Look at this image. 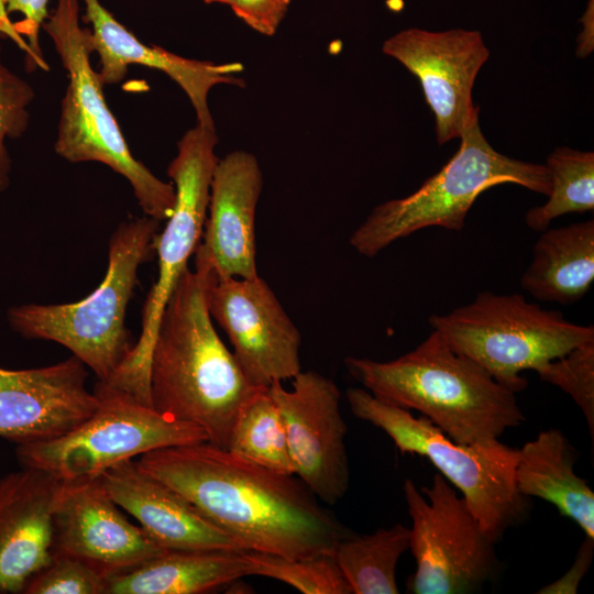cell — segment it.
<instances>
[{
  "label": "cell",
  "instance_id": "cell-14",
  "mask_svg": "<svg viewBox=\"0 0 594 594\" xmlns=\"http://www.w3.org/2000/svg\"><path fill=\"white\" fill-rule=\"evenodd\" d=\"M382 51L419 79L426 102L435 114L439 145L461 139L479 120L472 90L490 57L479 31L410 28L387 38Z\"/></svg>",
  "mask_w": 594,
  "mask_h": 594
},
{
  "label": "cell",
  "instance_id": "cell-5",
  "mask_svg": "<svg viewBox=\"0 0 594 594\" xmlns=\"http://www.w3.org/2000/svg\"><path fill=\"white\" fill-rule=\"evenodd\" d=\"M42 28L51 36L68 74L56 153L70 163L107 165L128 179L145 216L160 221L167 219L175 204L174 185L157 178L133 157L106 103L99 74L90 65L91 31L79 24L78 0H57Z\"/></svg>",
  "mask_w": 594,
  "mask_h": 594
},
{
  "label": "cell",
  "instance_id": "cell-20",
  "mask_svg": "<svg viewBox=\"0 0 594 594\" xmlns=\"http://www.w3.org/2000/svg\"><path fill=\"white\" fill-rule=\"evenodd\" d=\"M110 497L166 550H243L185 497L147 474L133 459L100 475Z\"/></svg>",
  "mask_w": 594,
  "mask_h": 594
},
{
  "label": "cell",
  "instance_id": "cell-33",
  "mask_svg": "<svg viewBox=\"0 0 594 594\" xmlns=\"http://www.w3.org/2000/svg\"><path fill=\"white\" fill-rule=\"evenodd\" d=\"M594 549V539L585 537L570 569L558 580L544 585L538 594H575L587 573Z\"/></svg>",
  "mask_w": 594,
  "mask_h": 594
},
{
  "label": "cell",
  "instance_id": "cell-12",
  "mask_svg": "<svg viewBox=\"0 0 594 594\" xmlns=\"http://www.w3.org/2000/svg\"><path fill=\"white\" fill-rule=\"evenodd\" d=\"M206 299L252 384L268 388L301 371L300 332L262 277L218 279L209 273Z\"/></svg>",
  "mask_w": 594,
  "mask_h": 594
},
{
  "label": "cell",
  "instance_id": "cell-1",
  "mask_svg": "<svg viewBox=\"0 0 594 594\" xmlns=\"http://www.w3.org/2000/svg\"><path fill=\"white\" fill-rule=\"evenodd\" d=\"M136 462L243 550L293 559L332 554L353 534L296 475L274 472L209 441L153 450Z\"/></svg>",
  "mask_w": 594,
  "mask_h": 594
},
{
  "label": "cell",
  "instance_id": "cell-25",
  "mask_svg": "<svg viewBox=\"0 0 594 594\" xmlns=\"http://www.w3.org/2000/svg\"><path fill=\"white\" fill-rule=\"evenodd\" d=\"M551 177L548 201L526 212V224L542 232L566 213H583L594 209V153L557 147L544 164Z\"/></svg>",
  "mask_w": 594,
  "mask_h": 594
},
{
  "label": "cell",
  "instance_id": "cell-19",
  "mask_svg": "<svg viewBox=\"0 0 594 594\" xmlns=\"http://www.w3.org/2000/svg\"><path fill=\"white\" fill-rule=\"evenodd\" d=\"M62 485L32 468L0 477V593H22L52 559L53 515Z\"/></svg>",
  "mask_w": 594,
  "mask_h": 594
},
{
  "label": "cell",
  "instance_id": "cell-15",
  "mask_svg": "<svg viewBox=\"0 0 594 594\" xmlns=\"http://www.w3.org/2000/svg\"><path fill=\"white\" fill-rule=\"evenodd\" d=\"M121 510L100 476L63 482L53 515L52 552L77 558L107 579L166 550Z\"/></svg>",
  "mask_w": 594,
  "mask_h": 594
},
{
  "label": "cell",
  "instance_id": "cell-16",
  "mask_svg": "<svg viewBox=\"0 0 594 594\" xmlns=\"http://www.w3.org/2000/svg\"><path fill=\"white\" fill-rule=\"evenodd\" d=\"M85 364L74 355L53 365L0 367V437L18 444L59 437L98 406Z\"/></svg>",
  "mask_w": 594,
  "mask_h": 594
},
{
  "label": "cell",
  "instance_id": "cell-17",
  "mask_svg": "<svg viewBox=\"0 0 594 594\" xmlns=\"http://www.w3.org/2000/svg\"><path fill=\"white\" fill-rule=\"evenodd\" d=\"M262 189L263 173L254 154L233 151L219 158L195 267L218 279L258 276L255 216Z\"/></svg>",
  "mask_w": 594,
  "mask_h": 594
},
{
  "label": "cell",
  "instance_id": "cell-27",
  "mask_svg": "<svg viewBox=\"0 0 594 594\" xmlns=\"http://www.w3.org/2000/svg\"><path fill=\"white\" fill-rule=\"evenodd\" d=\"M250 575H261L290 585L304 594H352L332 554L286 558L243 550Z\"/></svg>",
  "mask_w": 594,
  "mask_h": 594
},
{
  "label": "cell",
  "instance_id": "cell-22",
  "mask_svg": "<svg viewBox=\"0 0 594 594\" xmlns=\"http://www.w3.org/2000/svg\"><path fill=\"white\" fill-rule=\"evenodd\" d=\"M250 575L243 550H164L107 578L108 594H200Z\"/></svg>",
  "mask_w": 594,
  "mask_h": 594
},
{
  "label": "cell",
  "instance_id": "cell-31",
  "mask_svg": "<svg viewBox=\"0 0 594 594\" xmlns=\"http://www.w3.org/2000/svg\"><path fill=\"white\" fill-rule=\"evenodd\" d=\"M48 0H0V37L9 36L24 48L26 69H47L38 42V32L48 16Z\"/></svg>",
  "mask_w": 594,
  "mask_h": 594
},
{
  "label": "cell",
  "instance_id": "cell-9",
  "mask_svg": "<svg viewBox=\"0 0 594 594\" xmlns=\"http://www.w3.org/2000/svg\"><path fill=\"white\" fill-rule=\"evenodd\" d=\"M94 393L98 406L78 426L50 440L18 444L21 466L73 482L98 477L153 450L208 441L200 427L167 417L118 387L98 381Z\"/></svg>",
  "mask_w": 594,
  "mask_h": 594
},
{
  "label": "cell",
  "instance_id": "cell-10",
  "mask_svg": "<svg viewBox=\"0 0 594 594\" xmlns=\"http://www.w3.org/2000/svg\"><path fill=\"white\" fill-rule=\"evenodd\" d=\"M216 128L197 124L177 144L167 175L175 188V204L154 250L158 275L142 310L140 337L108 384L151 405L150 361L158 323L169 296L200 243L207 218L210 186L219 161Z\"/></svg>",
  "mask_w": 594,
  "mask_h": 594
},
{
  "label": "cell",
  "instance_id": "cell-35",
  "mask_svg": "<svg viewBox=\"0 0 594 594\" xmlns=\"http://www.w3.org/2000/svg\"><path fill=\"white\" fill-rule=\"evenodd\" d=\"M206 3L210 4V3H222V4H227V6H231V2L232 0H204Z\"/></svg>",
  "mask_w": 594,
  "mask_h": 594
},
{
  "label": "cell",
  "instance_id": "cell-3",
  "mask_svg": "<svg viewBox=\"0 0 594 594\" xmlns=\"http://www.w3.org/2000/svg\"><path fill=\"white\" fill-rule=\"evenodd\" d=\"M351 376L378 399L417 410L460 444H484L525 415L516 394L476 362L454 351L435 330L414 350L391 361L346 356Z\"/></svg>",
  "mask_w": 594,
  "mask_h": 594
},
{
  "label": "cell",
  "instance_id": "cell-6",
  "mask_svg": "<svg viewBox=\"0 0 594 594\" xmlns=\"http://www.w3.org/2000/svg\"><path fill=\"white\" fill-rule=\"evenodd\" d=\"M454 155L413 194L376 206L350 235V245L373 257L393 242L430 227L460 231L480 194L515 184L548 196L551 177L544 164L519 161L497 152L479 120L461 136Z\"/></svg>",
  "mask_w": 594,
  "mask_h": 594
},
{
  "label": "cell",
  "instance_id": "cell-4",
  "mask_svg": "<svg viewBox=\"0 0 594 594\" xmlns=\"http://www.w3.org/2000/svg\"><path fill=\"white\" fill-rule=\"evenodd\" d=\"M160 220L145 216L121 223L109 241L105 278L76 302L25 304L7 312L10 327L26 339L57 342L108 383L134 343L125 328V314L138 272L155 252Z\"/></svg>",
  "mask_w": 594,
  "mask_h": 594
},
{
  "label": "cell",
  "instance_id": "cell-13",
  "mask_svg": "<svg viewBox=\"0 0 594 594\" xmlns=\"http://www.w3.org/2000/svg\"><path fill=\"white\" fill-rule=\"evenodd\" d=\"M268 393L284 421L295 475L320 502L337 504L350 486L338 386L316 371H300L290 389L275 382Z\"/></svg>",
  "mask_w": 594,
  "mask_h": 594
},
{
  "label": "cell",
  "instance_id": "cell-29",
  "mask_svg": "<svg viewBox=\"0 0 594 594\" xmlns=\"http://www.w3.org/2000/svg\"><path fill=\"white\" fill-rule=\"evenodd\" d=\"M1 52V50H0ZM34 98L30 84L12 73L0 54V194L10 184L11 158L6 139H19L29 125L28 107Z\"/></svg>",
  "mask_w": 594,
  "mask_h": 594
},
{
  "label": "cell",
  "instance_id": "cell-28",
  "mask_svg": "<svg viewBox=\"0 0 594 594\" xmlns=\"http://www.w3.org/2000/svg\"><path fill=\"white\" fill-rule=\"evenodd\" d=\"M536 373L540 380L566 393L582 410L594 439V341L578 345L551 360Z\"/></svg>",
  "mask_w": 594,
  "mask_h": 594
},
{
  "label": "cell",
  "instance_id": "cell-32",
  "mask_svg": "<svg viewBox=\"0 0 594 594\" xmlns=\"http://www.w3.org/2000/svg\"><path fill=\"white\" fill-rule=\"evenodd\" d=\"M290 0H232L230 8L254 31L272 36L286 15Z\"/></svg>",
  "mask_w": 594,
  "mask_h": 594
},
{
  "label": "cell",
  "instance_id": "cell-30",
  "mask_svg": "<svg viewBox=\"0 0 594 594\" xmlns=\"http://www.w3.org/2000/svg\"><path fill=\"white\" fill-rule=\"evenodd\" d=\"M107 579L86 562L53 553L50 562L25 584V594H105Z\"/></svg>",
  "mask_w": 594,
  "mask_h": 594
},
{
  "label": "cell",
  "instance_id": "cell-26",
  "mask_svg": "<svg viewBox=\"0 0 594 594\" xmlns=\"http://www.w3.org/2000/svg\"><path fill=\"white\" fill-rule=\"evenodd\" d=\"M228 450L274 472L295 475L284 421L268 388L242 409Z\"/></svg>",
  "mask_w": 594,
  "mask_h": 594
},
{
  "label": "cell",
  "instance_id": "cell-18",
  "mask_svg": "<svg viewBox=\"0 0 594 594\" xmlns=\"http://www.w3.org/2000/svg\"><path fill=\"white\" fill-rule=\"evenodd\" d=\"M85 21L91 23L90 45L99 56V77L103 85L120 82L128 67L136 64L166 74L187 95L197 117V124L215 128L208 105L212 87L221 84L244 87L238 75L244 66L238 62L215 64L182 57L156 45H145L125 29L99 0H82Z\"/></svg>",
  "mask_w": 594,
  "mask_h": 594
},
{
  "label": "cell",
  "instance_id": "cell-34",
  "mask_svg": "<svg viewBox=\"0 0 594 594\" xmlns=\"http://www.w3.org/2000/svg\"><path fill=\"white\" fill-rule=\"evenodd\" d=\"M582 31L578 37L576 55L580 58L588 56L594 47L593 30H594V4L593 0H590L584 14L581 20Z\"/></svg>",
  "mask_w": 594,
  "mask_h": 594
},
{
  "label": "cell",
  "instance_id": "cell-8",
  "mask_svg": "<svg viewBox=\"0 0 594 594\" xmlns=\"http://www.w3.org/2000/svg\"><path fill=\"white\" fill-rule=\"evenodd\" d=\"M429 323L454 351L515 394L528 386L521 372H536L594 341L593 324L571 322L559 310L543 309L517 293L481 292L470 304L431 315Z\"/></svg>",
  "mask_w": 594,
  "mask_h": 594
},
{
  "label": "cell",
  "instance_id": "cell-24",
  "mask_svg": "<svg viewBox=\"0 0 594 594\" xmlns=\"http://www.w3.org/2000/svg\"><path fill=\"white\" fill-rule=\"evenodd\" d=\"M409 544L410 528L395 524L369 535L344 537L332 556L352 594H397L396 568Z\"/></svg>",
  "mask_w": 594,
  "mask_h": 594
},
{
  "label": "cell",
  "instance_id": "cell-2",
  "mask_svg": "<svg viewBox=\"0 0 594 594\" xmlns=\"http://www.w3.org/2000/svg\"><path fill=\"white\" fill-rule=\"evenodd\" d=\"M209 272L180 275L162 314L150 361L152 407L204 429L228 449L244 406L264 387L244 374L218 336L206 299Z\"/></svg>",
  "mask_w": 594,
  "mask_h": 594
},
{
  "label": "cell",
  "instance_id": "cell-21",
  "mask_svg": "<svg viewBox=\"0 0 594 594\" xmlns=\"http://www.w3.org/2000/svg\"><path fill=\"white\" fill-rule=\"evenodd\" d=\"M575 450L562 431L542 430L518 449L515 484L521 495L552 504L594 539V492L575 473Z\"/></svg>",
  "mask_w": 594,
  "mask_h": 594
},
{
  "label": "cell",
  "instance_id": "cell-11",
  "mask_svg": "<svg viewBox=\"0 0 594 594\" xmlns=\"http://www.w3.org/2000/svg\"><path fill=\"white\" fill-rule=\"evenodd\" d=\"M403 490L413 524L409 549L416 562L408 592L474 593L493 580L499 568L496 542L461 494L440 473L420 490L406 480Z\"/></svg>",
  "mask_w": 594,
  "mask_h": 594
},
{
  "label": "cell",
  "instance_id": "cell-7",
  "mask_svg": "<svg viewBox=\"0 0 594 594\" xmlns=\"http://www.w3.org/2000/svg\"><path fill=\"white\" fill-rule=\"evenodd\" d=\"M352 414L383 430L402 453L427 458L461 494L482 529L498 542L526 518L529 498L515 484L518 449L499 440L460 444L426 417L383 402L359 387L346 389Z\"/></svg>",
  "mask_w": 594,
  "mask_h": 594
},
{
  "label": "cell",
  "instance_id": "cell-23",
  "mask_svg": "<svg viewBox=\"0 0 594 594\" xmlns=\"http://www.w3.org/2000/svg\"><path fill=\"white\" fill-rule=\"evenodd\" d=\"M594 282V220L546 229L520 285L538 300L571 305Z\"/></svg>",
  "mask_w": 594,
  "mask_h": 594
}]
</instances>
